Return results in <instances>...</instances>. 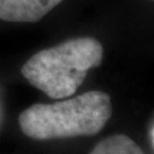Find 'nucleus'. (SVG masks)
I'll list each match as a JSON object with an SVG mask.
<instances>
[{"label": "nucleus", "mask_w": 154, "mask_h": 154, "mask_svg": "<svg viewBox=\"0 0 154 154\" xmlns=\"http://www.w3.org/2000/svg\"><path fill=\"white\" fill-rule=\"evenodd\" d=\"M110 116V96L93 90L53 104H33L19 114L18 123L33 140H55L99 134Z\"/></svg>", "instance_id": "nucleus-1"}, {"label": "nucleus", "mask_w": 154, "mask_h": 154, "mask_svg": "<svg viewBox=\"0 0 154 154\" xmlns=\"http://www.w3.org/2000/svg\"><path fill=\"white\" fill-rule=\"evenodd\" d=\"M90 154H145L131 137L116 134L100 140Z\"/></svg>", "instance_id": "nucleus-4"}, {"label": "nucleus", "mask_w": 154, "mask_h": 154, "mask_svg": "<svg viewBox=\"0 0 154 154\" xmlns=\"http://www.w3.org/2000/svg\"><path fill=\"white\" fill-rule=\"evenodd\" d=\"M63 0H0V19L32 23L40 21Z\"/></svg>", "instance_id": "nucleus-3"}, {"label": "nucleus", "mask_w": 154, "mask_h": 154, "mask_svg": "<svg viewBox=\"0 0 154 154\" xmlns=\"http://www.w3.org/2000/svg\"><path fill=\"white\" fill-rule=\"evenodd\" d=\"M103 54V45L96 38L75 37L33 54L21 72L49 98H69L82 85L88 72L100 66Z\"/></svg>", "instance_id": "nucleus-2"}]
</instances>
